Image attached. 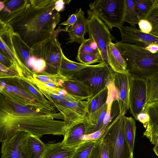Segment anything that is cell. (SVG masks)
Listing matches in <instances>:
<instances>
[{"mask_svg": "<svg viewBox=\"0 0 158 158\" xmlns=\"http://www.w3.org/2000/svg\"><path fill=\"white\" fill-rule=\"evenodd\" d=\"M73 76L89 87L93 95L103 89L112 80L109 70L103 62L89 65Z\"/></svg>", "mask_w": 158, "mask_h": 158, "instance_id": "cell-9", "label": "cell"}, {"mask_svg": "<svg viewBox=\"0 0 158 158\" xmlns=\"http://www.w3.org/2000/svg\"><path fill=\"white\" fill-rule=\"evenodd\" d=\"M86 131V123L85 119L82 122L67 128L62 142L66 147L77 148L85 140Z\"/></svg>", "mask_w": 158, "mask_h": 158, "instance_id": "cell-19", "label": "cell"}, {"mask_svg": "<svg viewBox=\"0 0 158 158\" xmlns=\"http://www.w3.org/2000/svg\"><path fill=\"white\" fill-rule=\"evenodd\" d=\"M107 54L109 65L114 72L122 73L128 72L126 62L112 42L107 45Z\"/></svg>", "mask_w": 158, "mask_h": 158, "instance_id": "cell-21", "label": "cell"}, {"mask_svg": "<svg viewBox=\"0 0 158 158\" xmlns=\"http://www.w3.org/2000/svg\"><path fill=\"white\" fill-rule=\"evenodd\" d=\"M140 30L142 32L150 34L152 30V27L151 23L148 20L144 19H141L138 23Z\"/></svg>", "mask_w": 158, "mask_h": 158, "instance_id": "cell-36", "label": "cell"}, {"mask_svg": "<svg viewBox=\"0 0 158 158\" xmlns=\"http://www.w3.org/2000/svg\"><path fill=\"white\" fill-rule=\"evenodd\" d=\"M96 141L85 140L77 148L72 158H89Z\"/></svg>", "mask_w": 158, "mask_h": 158, "instance_id": "cell-31", "label": "cell"}, {"mask_svg": "<svg viewBox=\"0 0 158 158\" xmlns=\"http://www.w3.org/2000/svg\"><path fill=\"white\" fill-rule=\"evenodd\" d=\"M12 30L11 38L15 54L21 62L27 67L31 48L22 40L18 34Z\"/></svg>", "mask_w": 158, "mask_h": 158, "instance_id": "cell-24", "label": "cell"}, {"mask_svg": "<svg viewBox=\"0 0 158 158\" xmlns=\"http://www.w3.org/2000/svg\"><path fill=\"white\" fill-rule=\"evenodd\" d=\"M134 158V157H133V158Z\"/></svg>", "mask_w": 158, "mask_h": 158, "instance_id": "cell-44", "label": "cell"}, {"mask_svg": "<svg viewBox=\"0 0 158 158\" xmlns=\"http://www.w3.org/2000/svg\"><path fill=\"white\" fill-rule=\"evenodd\" d=\"M88 65L72 61L67 58L63 53L60 73L65 77L73 76Z\"/></svg>", "mask_w": 158, "mask_h": 158, "instance_id": "cell-25", "label": "cell"}, {"mask_svg": "<svg viewBox=\"0 0 158 158\" xmlns=\"http://www.w3.org/2000/svg\"><path fill=\"white\" fill-rule=\"evenodd\" d=\"M89 158H109L107 147L101 138L96 140Z\"/></svg>", "mask_w": 158, "mask_h": 158, "instance_id": "cell-32", "label": "cell"}, {"mask_svg": "<svg viewBox=\"0 0 158 158\" xmlns=\"http://www.w3.org/2000/svg\"><path fill=\"white\" fill-rule=\"evenodd\" d=\"M153 150L155 154L158 157V143L155 144Z\"/></svg>", "mask_w": 158, "mask_h": 158, "instance_id": "cell-43", "label": "cell"}, {"mask_svg": "<svg viewBox=\"0 0 158 158\" xmlns=\"http://www.w3.org/2000/svg\"><path fill=\"white\" fill-rule=\"evenodd\" d=\"M124 115L118 114L106 128L100 137L107 147L109 158L133 157L125 135Z\"/></svg>", "mask_w": 158, "mask_h": 158, "instance_id": "cell-5", "label": "cell"}, {"mask_svg": "<svg viewBox=\"0 0 158 158\" xmlns=\"http://www.w3.org/2000/svg\"><path fill=\"white\" fill-rule=\"evenodd\" d=\"M124 131L125 136L129 146L131 155L133 156L136 126L134 119L131 117H123Z\"/></svg>", "mask_w": 158, "mask_h": 158, "instance_id": "cell-26", "label": "cell"}, {"mask_svg": "<svg viewBox=\"0 0 158 158\" xmlns=\"http://www.w3.org/2000/svg\"><path fill=\"white\" fill-rule=\"evenodd\" d=\"M87 40L88 44L91 48L95 51L99 52L96 43L90 38H89Z\"/></svg>", "mask_w": 158, "mask_h": 158, "instance_id": "cell-42", "label": "cell"}, {"mask_svg": "<svg viewBox=\"0 0 158 158\" xmlns=\"http://www.w3.org/2000/svg\"><path fill=\"white\" fill-rule=\"evenodd\" d=\"M145 111L149 117L143 135L152 144L158 143V102L148 103Z\"/></svg>", "mask_w": 158, "mask_h": 158, "instance_id": "cell-20", "label": "cell"}, {"mask_svg": "<svg viewBox=\"0 0 158 158\" xmlns=\"http://www.w3.org/2000/svg\"><path fill=\"white\" fill-rule=\"evenodd\" d=\"M131 76L128 72L122 73L114 72L113 77L114 85L118 92L119 114L121 115H125L129 109Z\"/></svg>", "mask_w": 158, "mask_h": 158, "instance_id": "cell-12", "label": "cell"}, {"mask_svg": "<svg viewBox=\"0 0 158 158\" xmlns=\"http://www.w3.org/2000/svg\"><path fill=\"white\" fill-rule=\"evenodd\" d=\"M0 10V21L6 24L25 11L30 6V0H3Z\"/></svg>", "mask_w": 158, "mask_h": 158, "instance_id": "cell-17", "label": "cell"}, {"mask_svg": "<svg viewBox=\"0 0 158 158\" xmlns=\"http://www.w3.org/2000/svg\"><path fill=\"white\" fill-rule=\"evenodd\" d=\"M56 0H30V6L7 24L30 48L49 38L60 21Z\"/></svg>", "mask_w": 158, "mask_h": 158, "instance_id": "cell-2", "label": "cell"}, {"mask_svg": "<svg viewBox=\"0 0 158 158\" xmlns=\"http://www.w3.org/2000/svg\"><path fill=\"white\" fill-rule=\"evenodd\" d=\"M87 100L64 101L54 104L62 114L67 128L83 121L87 114Z\"/></svg>", "mask_w": 158, "mask_h": 158, "instance_id": "cell-11", "label": "cell"}, {"mask_svg": "<svg viewBox=\"0 0 158 158\" xmlns=\"http://www.w3.org/2000/svg\"><path fill=\"white\" fill-rule=\"evenodd\" d=\"M108 89L107 86L102 90L87 100V114H92L102 107L106 102Z\"/></svg>", "mask_w": 158, "mask_h": 158, "instance_id": "cell-27", "label": "cell"}, {"mask_svg": "<svg viewBox=\"0 0 158 158\" xmlns=\"http://www.w3.org/2000/svg\"><path fill=\"white\" fill-rule=\"evenodd\" d=\"M122 37L121 42L132 43L143 47L153 44H158V37L147 34L137 29L135 26H122L118 28Z\"/></svg>", "mask_w": 158, "mask_h": 158, "instance_id": "cell-13", "label": "cell"}, {"mask_svg": "<svg viewBox=\"0 0 158 158\" xmlns=\"http://www.w3.org/2000/svg\"><path fill=\"white\" fill-rule=\"evenodd\" d=\"M89 6L109 29L123 26L124 0H97L90 3Z\"/></svg>", "mask_w": 158, "mask_h": 158, "instance_id": "cell-7", "label": "cell"}, {"mask_svg": "<svg viewBox=\"0 0 158 158\" xmlns=\"http://www.w3.org/2000/svg\"><path fill=\"white\" fill-rule=\"evenodd\" d=\"M65 77L62 88L77 100H87L93 96L91 88L82 81L73 76Z\"/></svg>", "mask_w": 158, "mask_h": 158, "instance_id": "cell-15", "label": "cell"}, {"mask_svg": "<svg viewBox=\"0 0 158 158\" xmlns=\"http://www.w3.org/2000/svg\"><path fill=\"white\" fill-rule=\"evenodd\" d=\"M59 27L48 38L31 48L27 67L35 73H60L63 53L58 40Z\"/></svg>", "mask_w": 158, "mask_h": 158, "instance_id": "cell-3", "label": "cell"}, {"mask_svg": "<svg viewBox=\"0 0 158 158\" xmlns=\"http://www.w3.org/2000/svg\"><path fill=\"white\" fill-rule=\"evenodd\" d=\"M0 141L18 132L39 138L45 135L64 136L67 126L61 112H47L18 103L0 94Z\"/></svg>", "mask_w": 158, "mask_h": 158, "instance_id": "cell-1", "label": "cell"}, {"mask_svg": "<svg viewBox=\"0 0 158 158\" xmlns=\"http://www.w3.org/2000/svg\"><path fill=\"white\" fill-rule=\"evenodd\" d=\"M107 108L106 102L99 109L95 112L87 114L85 120L86 123V135L92 134L102 129Z\"/></svg>", "mask_w": 158, "mask_h": 158, "instance_id": "cell-22", "label": "cell"}, {"mask_svg": "<svg viewBox=\"0 0 158 158\" xmlns=\"http://www.w3.org/2000/svg\"><path fill=\"white\" fill-rule=\"evenodd\" d=\"M71 0H56L55 3V9L59 12L63 11L66 4H69Z\"/></svg>", "mask_w": 158, "mask_h": 158, "instance_id": "cell-37", "label": "cell"}, {"mask_svg": "<svg viewBox=\"0 0 158 158\" xmlns=\"http://www.w3.org/2000/svg\"><path fill=\"white\" fill-rule=\"evenodd\" d=\"M75 14L77 17L75 23L67 29L62 28V31L69 33V41L67 44L73 42L81 44L85 40V35L88 32L87 19L85 17L84 11L80 8Z\"/></svg>", "mask_w": 158, "mask_h": 158, "instance_id": "cell-18", "label": "cell"}, {"mask_svg": "<svg viewBox=\"0 0 158 158\" xmlns=\"http://www.w3.org/2000/svg\"><path fill=\"white\" fill-rule=\"evenodd\" d=\"M0 63L7 67H10L13 65V62L10 59L0 53Z\"/></svg>", "mask_w": 158, "mask_h": 158, "instance_id": "cell-40", "label": "cell"}, {"mask_svg": "<svg viewBox=\"0 0 158 158\" xmlns=\"http://www.w3.org/2000/svg\"><path fill=\"white\" fill-rule=\"evenodd\" d=\"M45 145L42 158H72L77 148L66 147L62 142Z\"/></svg>", "mask_w": 158, "mask_h": 158, "instance_id": "cell-23", "label": "cell"}, {"mask_svg": "<svg viewBox=\"0 0 158 158\" xmlns=\"http://www.w3.org/2000/svg\"><path fill=\"white\" fill-rule=\"evenodd\" d=\"M80 52L95 54L100 55L99 52L94 50L89 45L87 39H85L83 42L81 44L77 52V53Z\"/></svg>", "mask_w": 158, "mask_h": 158, "instance_id": "cell-35", "label": "cell"}, {"mask_svg": "<svg viewBox=\"0 0 158 158\" xmlns=\"http://www.w3.org/2000/svg\"><path fill=\"white\" fill-rule=\"evenodd\" d=\"M77 20L76 15L75 14H73L71 15L66 21L61 23L60 25L66 26V27L65 29H67L73 26Z\"/></svg>", "mask_w": 158, "mask_h": 158, "instance_id": "cell-38", "label": "cell"}, {"mask_svg": "<svg viewBox=\"0 0 158 158\" xmlns=\"http://www.w3.org/2000/svg\"><path fill=\"white\" fill-rule=\"evenodd\" d=\"M40 138L28 133L24 136L21 147L26 158H42L45 145Z\"/></svg>", "mask_w": 158, "mask_h": 158, "instance_id": "cell-16", "label": "cell"}, {"mask_svg": "<svg viewBox=\"0 0 158 158\" xmlns=\"http://www.w3.org/2000/svg\"><path fill=\"white\" fill-rule=\"evenodd\" d=\"M145 48L149 52L155 53L158 52V44L155 43L152 44Z\"/></svg>", "mask_w": 158, "mask_h": 158, "instance_id": "cell-41", "label": "cell"}, {"mask_svg": "<svg viewBox=\"0 0 158 158\" xmlns=\"http://www.w3.org/2000/svg\"><path fill=\"white\" fill-rule=\"evenodd\" d=\"M114 44L126 62L127 69L131 76L147 79L158 74V52L153 53L144 47L121 41Z\"/></svg>", "mask_w": 158, "mask_h": 158, "instance_id": "cell-4", "label": "cell"}, {"mask_svg": "<svg viewBox=\"0 0 158 158\" xmlns=\"http://www.w3.org/2000/svg\"><path fill=\"white\" fill-rule=\"evenodd\" d=\"M149 119V116L145 111L139 114L137 116V120L142 123L144 127L147 124Z\"/></svg>", "mask_w": 158, "mask_h": 158, "instance_id": "cell-39", "label": "cell"}, {"mask_svg": "<svg viewBox=\"0 0 158 158\" xmlns=\"http://www.w3.org/2000/svg\"><path fill=\"white\" fill-rule=\"evenodd\" d=\"M151 6L148 13L142 15L141 19L148 21L152 27L151 34L158 37V0H150Z\"/></svg>", "mask_w": 158, "mask_h": 158, "instance_id": "cell-29", "label": "cell"}, {"mask_svg": "<svg viewBox=\"0 0 158 158\" xmlns=\"http://www.w3.org/2000/svg\"><path fill=\"white\" fill-rule=\"evenodd\" d=\"M88 33L89 38L97 44L102 62H103L109 70L113 78L114 72L110 67L107 54V46L115 38L110 33L109 29L105 23L92 10L87 11Z\"/></svg>", "mask_w": 158, "mask_h": 158, "instance_id": "cell-6", "label": "cell"}, {"mask_svg": "<svg viewBox=\"0 0 158 158\" xmlns=\"http://www.w3.org/2000/svg\"><path fill=\"white\" fill-rule=\"evenodd\" d=\"M26 133L17 132L2 142L1 158H26L22 151L21 144Z\"/></svg>", "mask_w": 158, "mask_h": 158, "instance_id": "cell-14", "label": "cell"}, {"mask_svg": "<svg viewBox=\"0 0 158 158\" xmlns=\"http://www.w3.org/2000/svg\"><path fill=\"white\" fill-rule=\"evenodd\" d=\"M142 15L136 10L133 0H124V22L129 23L130 26H135Z\"/></svg>", "mask_w": 158, "mask_h": 158, "instance_id": "cell-28", "label": "cell"}, {"mask_svg": "<svg viewBox=\"0 0 158 158\" xmlns=\"http://www.w3.org/2000/svg\"><path fill=\"white\" fill-rule=\"evenodd\" d=\"M148 87L147 104L158 102V74L146 79Z\"/></svg>", "mask_w": 158, "mask_h": 158, "instance_id": "cell-30", "label": "cell"}, {"mask_svg": "<svg viewBox=\"0 0 158 158\" xmlns=\"http://www.w3.org/2000/svg\"><path fill=\"white\" fill-rule=\"evenodd\" d=\"M136 10L143 15L146 14L151 6L150 0H133Z\"/></svg>", "mask_w": 158, "mask_h": 158, "instance_id": "cell-34", "label": "cell"}, {"mask_svg": "<svg viewBox=\"0 0 158 158\" xmlns=\"http://www.w3.org/2000/svg\"><path fill=\"white\" fill-rule=\"evenodd\" d=\"M148 94L146 79L131 75L129 109L136 120H137V115L145 111L147 105Z\"/></svg>", "mask_w": 158, "mask_h": 158, "instance_id": "cell-10", "label": "cell"}, {"mask_svg": "<svg viewBox=\"0 0 158 158\" xmlns=\"http://www.w3.org/2000/svg\"><path fill=\"white\" fill-rule=\"evenodd\" d=\"M76 59L81 63L87 65L102 62L100 55L95 54L77 53Z\"/></svg>", "mask_w": 158, "mask_h": 158, "instance_id": "cell-33", "label": "cell"}, {"mask_svg": "<svg viewBox=\"0 0 158 158\" xmlns=\"http://www.w3.org/2000/svg\"><path fill=\"white\" fill-rule=\"evenodd\" d=\"M1 80L0 94L23 105L45 112L52 111V108L42 103L33 94L13 80Z\"/></svg>", "mask_w": 158, "mask_h": 158, "instance_id": "cell-8", "label": "cell"}]
</instances>
